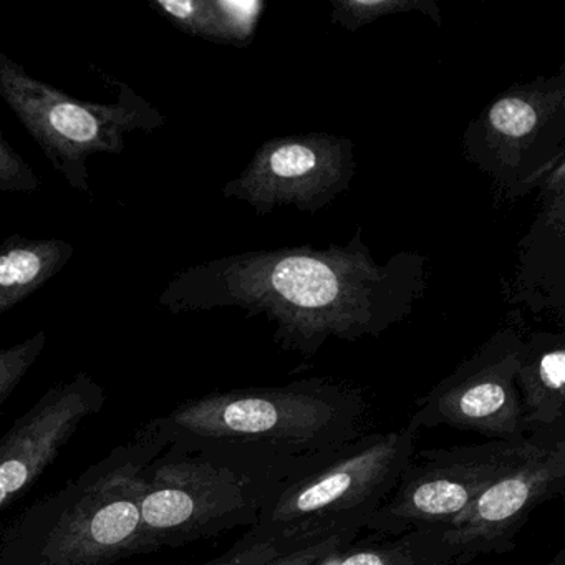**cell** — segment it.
Wrapping results in <instances>:
<instances>
[{"instance_id":"20","label":"cell","mask_w":565,"mask_h":565,"mask_svg":"<svg viewBox=\"0 0 565 565\" xmlns=\"http://www.w3.org/2000/svg\"><path fill=\"white\" fill-rule=\"evenodd\" d=\"M41 186V178L0 130V191L28 194L35 193Z\"/></svg>"},{"instance_id":"17","label":"cell","mask_w":565,"mask_h":565,"mask_svg":"<svg viewBox=\"0 0 565 565\" xmlns=\"http://www.w3.org/2000/svg\"><path fill=\"white\" fill-rule=\"evenodd\" d=\"M422 11L441 24L435 2L428 0H333L332 21L350 32H356L376 19L388 14Z\"/></svg>"},{"instance_id":"15","label":"cell","mask_w":565,"mask_h":565,"mask_svg":"<svg viewBox=\"0 0 565 565\" xmlns=\"http://www.w3.org/2000/svg\"><path fill=\"white\" fill-rule=\"evenodd\" d=\"M153 8L174 28L217 44H250L264 2L257 0H154Z\"/></svg>"},{"instance_id":"10","label":"cell","mask_w":565,"mask_h":565,"mask_svg":"<svg viewBox=\"0 0 565 565\" xmlns=\"http://www.w3.org/2000/svg\"><path fill=\"white\" fill-rule=\"evenodd\" d=\"M522 340L512 329L495 332L475 355L416 402L406 426L419 433L445 425L478 433L489 441L527 438L515 388Z\"/></svg>"},{"instance_id":"14","label":"cell","mask_w":565,"mask_h":565,"mask_svg":"<svg viewBox=\"0 0 565 565\" xmlns=\"http://www.w3.org/2000/svg\"><path fill=\"white\" fill-rule=\"evenodd\" d=\"M74 257V246L55 237L21 234L0 241V313L34 296Z\"/></svg>"},{"instance_id":"21","label":"cell","mask_w":565,"mask_h":565,"mask_svg":"<svg viewBox=\"0 0 565 565\" xmlns=\"http://www.w3.org/2000/svg\"><path fill=\"white\" fill-rule=\"evenodd\" d=\"M545 565H565V548H561V551L557 552V555H555V557Z\"/></svg>"},{"instance_id":"3","label":"cell","mask_w":565,"mask_h":565,"mask_svg":"<svg viewBox=\"0 0 565 565\" xmlns=\"http://www.w3.org/2000/svg\"><path fill=\"white\" fill-rule=\"evenodd\" d=\"M163 449L148 422L131 441L35 501L0 534V565H114L143 554V469Z\"/></svg>"},{"instance_id":"1","label":"cell","mask_w":565,"mask_h":565,"mask_svg":"<svg viewBox=\"0 0 565 565\" xmlns=\"http://www.w3.org/2000/svg\"><path fill=\"white\" fill-rule=\"evenodd\" d=\"M362 230L347 246L253 250L188 267L160 306L173 313L236 307L266 317L282 349L313 356L329 339L380 337L425 292V257L398 253L376 264Z\"/></svg>"},{"instance_id":"7","label":"cell","mask_w":565,"mask_h":565,"mask_svg":"<svg viewBox=\"0 0 565 565\" xmlns=\"http://www.w3.org/2000/svg\"><path fill=\"white\" fill-rule=\"evenodd\" d=\"M565 426L527 436L525 448L461 514L428 532L431 565L508 554L532 512L564 494Z\"/></svg>"},{"instance_id":"6","label":"cell","mask_w":565,"mask_h":565,"mask_svg":"<svg viewBox=\"0 0 565 565\" xmlns=\"http://www.w3.org/2000/svg\"><path fill=\"white\" fill-rule=\"evenodd\" d=\"M0 98L38 141L54 170L78 193H87L88 160L120 154L127 137L163 127L164 117L127 85L115 104L78 100L39 81L0 51Z\"/></svg>"},{"instance_id":"16","label":"cell","mask_w":565,"mask_h":565,"mask_svg":"<svg viewBox=\"0 0 565 565\" xmlns=\"http://www.w3.org/2000/svg\"><path fill=\"white\" fill-rule=\"evenodd\" d=\"M356 537L332 545L312 565H431L426 531L406 532L398 537Z\"/></svg>"},{"instance_id":"12","label":"cell","mask_w":565,"mask_h":565,"mask_svg":"<svg viewBox=\"0 0 565 565\" xmlns=\"http://www.w3.org/2000/svg\"><path fill=\"white\" fill-rule=\"evenodd\" d=\"M105 402L100 383L81 372L49 388L0 436V514L34 486Z\"/></svg>"},{"instance_id":"11","label":"cell","mask_w":565,"mask_h":565,"mask_svg":"<svg viewBox=\"0 0 565 565\" xmlns=\"http://www.w3.org/2000/svg\"><path fill=\"white\" fill-rule=\"evenodd\" d=\"M355 147L329 134L290 135L260 145L223 196L250 204L260 216L279 206L319 213L347 190L355 177Z\"/></svg>"},{"instance_id":"4","label":"cell","mask_w":565,"mask_h":565,"mask_svg":"<svg viewBox=\"0 0 565 565\" xmlns=\"http://www.w3.org/2000/svg\"><path fill=\"white\" fill-rule=\"evenodd\" d=\"M416 435L408 426L363 433L303 459L270 486L243 537L294 554L337 535H359L412 461Z\"/></svg>"},{"instance_id":"13","label":"cell","mask_w":565,"mask_h":565,"mask_svg":"<svg viewBox=\"0 0 565 565\" xmlns=\"http://www.w3.org/2000/svg\"><path fill=\"white\" fill-rule=\"evenodd\" d=\"M515 388L525 436L565 426V335L537 332L522 340Z\"/></svg>"},{"instance_id":"5","label":"cell","mask_w":565,"mask_h":565,"mask_svg":"<svg viewBox=\"0 0 565 565\" xmlns=\"http://www.w3.org/2000/svg\"><path fill=\"white\" fill-rule=\"evenodd\" d=\"M294 466L164 446L143 469L141 552L183 547L231 529L253 527L264 495Z\"/></svg>"},{"instance_id":"8","label":"cell","mask_w":565,"mask_h":565,"mask_svg":"<svg viewBox=\"0 0 565 565\" xmlns=\"http://www.w3.org/2000/svg\"><path fill=\"white\" fill-rule=\"evenodd\" d=\"M462 145L509 200L541 186L564 163V71L504 92L469 124Z\"/></svg>"},{"instance_id":"18","label":"cell","mask_w":565,"mask_h":565,"mask_svg":"<svg viewBox=\"0 0 565 565\" xmlns=\"http://www.w3.org/2000/svg\"><path fill=\"white\" fill-rule=\"evenodd\" d=\"M353 537L356 535H337L322 544L294 552V554H279L269 545L257 544L241 537L226 554L201 565H312L332 545Z\"/></svg>"},{"instance_id":"2","label":"cell","mask_w":565,"mask_h":565,"mask_svg":"<svg viewBox=\"0 0 565 565\" xmlns=\"http://www.w3.org/2000/svg\"><path fill=\"white\" fill-rule=\"evenodd\" d=\"M362 390L327 379L213 392L151 419L164 446L214 449L246 461L290 466L363 435Z\"/></svg>"},{"instance_id":"19","label":"cell","mask_w":565,"mask_h":565,"mask_svg":"<svg viewBox=\"0 0 565 565\" xmlns=\"http://www.w3.org/2000/svg\"><path fill=\"white\" fill-rule=\"evenodd\" d=\"M47 345V333L39 330L34 335L11 347L0 349V409L4 408L9 396L25 379L39 356Z\"/></svg>"},{"instance_id":"9","label":"cell","mask_w":565,"mask_h":565,"mask_svg":"<svg viewBox=\"0 0 565 565\" xmlns=\"http://www.w3.org/2000/svg\"><path fill=\"white\" fill-rule=\"evenodd\" d=\"M527 438L419 451V461L412 458L365 529L398 537L451 521L519 458Z\"/></svg>"}]
</instances>
